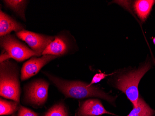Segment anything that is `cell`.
<instances>
[{
	"label": "cell",
	"instance_id": "6",
	"mask_svg": "<svg viewBox=\"0 0 155 116\" xmlns=\"http://www.w3.org/2000/svg\"><path fill=\"white\" fill-rule=\"evenodd\" d=\"M16 36L28 44L29 48L41 55L46 48L54 40L55 36L42 35L27 30L16 32Z\"/></svg>",
	"mask_w": 155,
	"mask_h": 116
},
{
	"label": "cell",
	"instance_id": "19",
	"mask_svg": "<svg viewBox=\"0 0 155 116\" xmlns=\"http://www.w3.org/2000/svg\"><path fill=\"white\" fill-rule=\"evenodd\" d=\"M152 59H153V63H154V65H155V58H152Z\"/></svg>",
	"mask_w": 155,
	"mask_h": 116
},
{
	"label": "cell",
	"instance_id": "20",
	"mask_svg": "<svg viewBox=\"0 0 155 116\" xmlns=\"http://www.w3.org/2000/svg\"><path fill=\"white\" fill-rule=\"evenodd\" d=\"M15 116V115H13V116Z\"/></svg>",
	"mask_w": 155,
	"mask_h": 116
},
{
	"label": "cell",
	"instance_id": "1",
	"mask_svg": "<svg viewBox=\"0 0 155 116\" xmlns=\"http://www.w3.org/2000/svg\"><path fill=\"white\" fill-rule=\"evenodd\" d=\"M44 74L66 98L82 99L90 97L100 98L115 105L116 98L109 95L100 88L80 81H66L47 72Z\"/></svg>",
	"mask_w": 155,
	"mask_h": 116
},
{
	"label": "cell",
	"instance_id": "14",
	"mask_svg": "<svg viewBox=\"0 0 155 116\" xmlns=\"http://www.w3.org/2000/svg\"><path fill=\"white\" fill-rule=\"evenodd\" d=\"M19 103L15 101H8L1 98L0 99V114L1 115H12L19 110Z\"/></svg>",
	"mask_w": 155,
	"mask_h": 116
},
{
	"label": "cell",
	"instance_id": "5",
	"mask_svg": "<svg viewBox=\"0 0 155 116\" xmlns=\"http://www.w3.org/2000/svg\"><path fill=\"white\" fill-rule=\"evenodd\" d=\"M49 85V83L41 79L35 80L28 85L24 94L25 102L35 107L44 105L48 99Z\"/></svg>",
	"mask_w": 155,
	"mask_h": 116
},
{
	"label": "cell",
	"instance_id": "10",
	"mask_svg": "<svg viewBox=\"0 0 155 116\" xmlns=\"http://www.w3.org/2000/svg\"><path fill=\"white\" fill-rule=\"evenodd\" d=\"M25 30L23 25L13 19L11 16L0 11V36L2 37L9 35L12 31L18 32Z\"/></svg>",
	"mask_w": 155,
	"mask_h": 116
},
{
	"label": "cell",
	"instance_id": "2",
	"mask_svg": "<svg viewBox=\"0 0 155 116\" xmlns=\"http://www.w3.org/2000/svg\"><path fill=\"white\" fill-rule=\"evenodd\" d=\"M152 68L150 61H146L137 69H133L115 76L114 83L115 88L123 92L133 106H135L139 99L138 85L146 72Z\"/></svg>",
	"mask_w": 155,
	"mask_h": 116
},
{
	"label": "cell",
	"instance_id": "12",
	"mask_svg": "<svg viewBox=\"0 0 155 116\" xmlns=\"http://www.w3.org/2000/svg\"><path fill=\"white\" fill-rule=\"evenodd\" d=\"M155 110L152 109L141 96L137 104L133 106L130 113L127 116H154Z\"/></svg>",
	"mask_w": 155,
	"mask_h": 116
},
{
	"label": "cell",
	"instance_id": "4",
	"mask_svg": "<svg viewBox=\"0 0 155 116\" xmlns=\"http://www.w3.org/2000/svg\"><path fill=\"white\" fill-rule=\"evenodd\" d=\"M0 44L3 52L0 56V62L13 59L21 62L33 56H40L36 52L19 41L14 35L1 37Z\"/></svg>",
	"mask_w": 155,
	"mask_h": 116
},
{
	"label": "cell",
	"instance_id": "9",
	"mask_svg": "<svg viewBox=\"0 0 155 116\" xmlns=\"http://www.w3.org/2000/svg\"><path fill=\"white\" fill-rule=\"evenodd\" d=\"M70 44L68 37L64 35L55 36V39L48 46L42 55H52L61 57L67 55L70 49Z\"/></svg>",
	"mask_w": 155,
	"mask_h": 116
},
{
	"label": "cell",
	"instance_id": "18",
	"mask_svg": "<svg viewBox=\"0 0 155 116\" xmlns=\"http://www.w3.org/2000/svg\"><path fill=\"white\" fill-rule=\"evenodd\" d=\"M153 42L154 43V45H155V37L153 38Z\"/></svg>",
	"mask_w": 155,
	"mask_h": 116
},
{
	"label": "cell",
	"instance_id": "7",
	"mask_svg": "<svg viewBox=\"0 0 155 116\" xmlns=\"http://www.w3.org/2000/svg\"><path fill=\"white\" fill-rule=\"evenodd\" d=\"M58 57L52 55H43L41 57L33 56L23 64L21 69V80L26 81L37 75L41 69Z\"/></svg>",
	"mask_w": 155,
	"mask_h": 116
},
{
	"label": "cell",
	"instance_id": "11",
	"mask_svg": "<svg viewBox=\"0 0 155 116\" xmlns=\"http://www.w3.org/2000/svg\"><path fill=\"white\" fill-rule=\"evenodd\" d=\"M155 4L154 0H137L134 2V10L142 22H145L148 18Z\"/></svg>",
	"mask_w": 155,
	"mask_h": 116
},
{
	"label": "cell",
	"instance_id": "8",
	"mask_svg": "<svg viewBox=\"0 0 155 116\" xmlns=\"http://www.w3.org/2000/svg\"><path fill=\"white\" fill-rule=\"evenodd\" d=\"M105 114L115 115L106 110L98 99H89L81 103L75 116H99Z\"/></svg>",
	"mask_w": 155,
	"mask_h": 116
},
{
	"label": "cell",
	"instance_id": "13",
	"mask_svg": "<svg viewBox=\"0 0 155 116\" xmlns=\"http://www.w3.org/2000/svg\"><path fill=\"white\" fill-rule=\"evenodd\" d=\"M3 2L8 8L16 13L23 21H26L25 10L28 1L23 0H7Z\"/></svg>",
	"mask_w": 155,
	"mask_h": 116
},
{
	"label": "cell",
	"instance_id": "16",
	"mask_svg": "<svg viewBox=\"0 0 155 116\" xmlns=\"http://www.w3.org/2000/svg\"><path fill=\"white\" fill-rule=\"evenodd\" d=\"M18 116H39L36 112L24 106H20L18 111Z\"/></svg>",
	"mask_w": 155,
	"mask_h": 116
},
{
	"label": "cell",
	"instance_id": "15",
	"mask_svg": "<svg viewBox=\"0 0 155 116\" xmlns=\"http://www.w3.org/2000/svg\"><path fill=\"white\" fill-rule=\"evenodd\" d=\"M44 116H68L65 104L62 102L54 105L50 108Z\"/></svg>",
	"mask_w": 155,
	"mask_h": 116
},
{
	"label": "cell",
	"instance_id": "3",
	"mask_svg": "<svg viewBox=\"0 0 155 116\" xmlns=\"http://www.w3.org/2000/svg\"><path fill=\"white\" fill-rule=\"evenodd\" d=\"M19 70L15 63L7 60L0 65V95L20 103L21 88Z\"/></svg>",
	"mask_w": 155,
	"mask_h": 116
},
{
	"label": "cell",
	"instance_id": "17",
	"mask_svg": "<svg viewBox=\"0 0 155 116\" xmlns=\"http://www.w3.org/2000/svg\"><path fill=\"white\" fill-rule=\"evenodd\" d=\"M114 74H110V75H107L105 73H100V74H97L94 76L93 79L91 80V82L89 84L90 85H92L94 84L100 82V81L104 79L105 77L109 75H111Z\"/></svg>",
	"mask_w": 155,
	"mask_h": 116
}]
</instances>
